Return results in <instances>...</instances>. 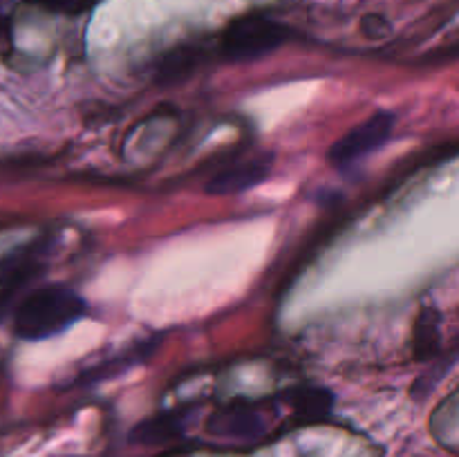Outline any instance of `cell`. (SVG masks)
<instances>
[{
	"instance_id": "1",
	"label": "cell",
	"mask_w": 459,
	"mask_h": 457,
	"mask_svg": "<svg viewBox=\"0 0 459 457\" xmlns=\"http://www.w3.org/2000/svg\"><path fill=\"white\" fill-rule=\"evenodd\" d=\"M85 300L65 285H45L31 291L16 309L13 332L22 341H43L81 321Z\"/></svg>"
},
{
	"instance_id": "2",
	"label": "cell",
	"mask_w": 459,
	"mask_h": 457,
	"mask_svg": "<svg viewBox=\"0 0 459 457\" xmlns=\"http://www.w3.org/2000/svg\"><path fill=\"white\" fill-rule=\"evenodd\" d=\"M287 39L290 30L282 22L267 16H245L224 30L220 49L229 61H251L278 49Z\"/></svg>"
},
{
	"instance_id": "3",
	"label": "cell",
	"mask_w": 459,
	"mask_h": 457,
	"mask_svg": "<svg viewBox=\"0 0 459 457\" xmlns=\"http://www.w3.org/2000/svg\"><path fill=\"white\" fill-rule=\"evenodd\" d=\"M394 119L393 112L384 110L377 112V115L368 116L366 121H361L359 125H354L350 133H345L334 146L330 148L327 157L334 166H350L354 161H359L361 157L370 155V152L379 151L384 143H388L390 134H393Z\"/></svg>"
},
{
	"instance_id": "4",
	"label": "cell",
	"mask_w": 459,
	"mask_h": 457,
	"mask_svg": "<svg viewBox=\"0 0 459 457\" xmlns=\"http://www.w3.org/2000/svg\"><path fill=\"white\" fill-rule=\"evenodd\" d=\"M269 424L260 408L251 403H231L206 419V433L211 437L227 439L236 444H255L264 437Z\"/></svg>"
},
{
	"instance_id": "5",
	"label": "cell",
	"mask_w": 459,
	"mask_h": 457,
	"mask_svg": "<svg viewBox=\"0 0 459 457\" xmlns=\"http://www.w3.org/2000/svg\"><path fill=\"white\" fill-rule=\"evenodd\" d=\"M269 173H272V157L260 155L254 160L238 161V164L220 170L206 184V193L209 195H238V193H245L263 184L269 177Z\"/></svg>"
},
{
	"instance_id": "6",
	"label": "cell",
	"mask_w": 459,
	"mask_h": 457,
	"mask_svg": "<svg viewBox=\"0 0 459 457\" xmlns=\"http://www.w3.org/2000/svg\"><path fill=\"white\" fill-rule=\"evenodd\" d=\"M184 426H186L184 412H161V415L151 417V419L134 426L128 439L139 446H160V444L178 439L184 433Z\"/></svg>"
},
{
	"instance_id": "7",
	"label": "cell",
	"mask_w": 459,
	"mask_h": 457,
	"mask_svg": "<svg viewBox=\"0 0 459 457\" xmlns=\"http://www.w3.org/2000/svg\"><path fill=\"white\" fill-rule=\"evenodd\" d=\"M442 348V312L437 307H421L412 330V352L417 361H430Z\"/></svg>"
},
{
	"instance_id": "8",
	"label": "cell",
	"mask_w": 459,
	"mask_h": 457,
	"mask_svg": "<svg viewBox=\"0 0 459 457\" xmlns=\"http://www.w3.org/2000/svg\"><path fill=\"white\" fill-rule=\"evenodd\" d=\"M290 406L299 424H318L330 417L334 397L325 388H300L291 392Z\"/></svg>"
},
{
	"instance_id": "9",
	"label": "cell",
	"mask_w": 459,
	"mask_h": 457,
	"mask_svg": "<svg viewBox=\"0 0 459 457\" xmlns=\"http://www.w3.org/2000/svg\"><path fill=\"white\" fill-rule=\"evenodd\" d=\"M430 430L435 439L448 451H455L457 444V392H451L446 401L439 403L435 415L430 417Z\"/></svg>"
},
{
	"instance_id": "10",
	"label": "cell",
	"mask_w": 459,
	"mask_h": 457,
	"mask_svg": "<svg viewBox=\"0 0 459 457\" xmlns=\"http://www.w3.org/2000/svg\"><path fill=\"white\" fill-rule=\"evenodd\" d=\"M361 31L368 39H384L390 31V25L381 13H368L361 21Z\"/></svg>"
},
{
	"instance_id": "11",
	"label": "cell",
	"mask_w": 459,
	"mask_h": 457,
	"mask_svg": "<svg viewBox=\"0 0 459 457\" xmlns=\"http://www.w3.org/2000/svg\"><path fill=\"white\" fill-rule=\"evenodd\" d=\"M9 47H12V30L7 18L0 16V52H7Z\"/></svg>"
},
{
	"instance_id": "12",
	"label": "cell",
	"mask_w": 459,
	"mask_h": 457,
	"mask_svg": "<svg viewBox=\"0 0 459 457\" xmlns=\"http://www.w3.org/2000/svg\"><path fill=\"white\" fill-rule=\"evenodd\" d=\"M45 4H49V7H65L67 3H70V0H43Z\"/></svg>"
},
{
	"instance_id": "13",
	"label": "cell",
	"mask_w": 459,
	"mask_h": 457,
	"mask_svg": "<svg viewBox=\"0 0 459 457\" xmlns=\"http://www.w3.org/2000/svg\"><path fill=\"white\" fill-rule=\"evenodd\" d=\"M161 457H186V455H173V453H170V455H161Z\"/></svg>"
}]
</instances>
